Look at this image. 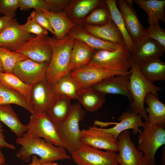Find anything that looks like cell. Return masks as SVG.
Returning a JSON list of instances; mask_svg holds the SVG:
<instances>
[{"label":"cell","mask_w":165,"mask_h":165,"mask_svg":"<svg viewBox=\"0 0 165 165\" xmlns=\"http://www.w3.org/2000/svg\"><path fill=\"white\" fill-rule=\"evenodd\" d=\"M47 38L51 48L52 55L46 70V79L49 83L54 85L66 73L70 63L75 38L69 35L60 40L48 35Z\"/></svg>","instance_id":"7a4b0ae2"},{"label":"cell","mask_w":165,"mask_h":165,"mask_svg":"<svg viewBox=\"0 0 165 165\" xmlns=\"http://www.w3.org/2000/svg\"><path fill=\"white\" fill-rule=\"evenodd\" d=\"M105 2L108 7L111 18L121 34L125 44L131 53L136 48L126 29L124 20L118 9L116 0H106Z\"/></svg>","instance_id":"f546056e"},{"label":"cell","mask_w":165,"mask_h":165,"mask_svg":"<svg viewBox=\"0 0 165 165\" xmlns=\"http://www.w3.org/2000/svg\"><path fill=\"white\" fill-rule=\"evenodd\" d=\"M28 134L43 138L46 142L57 146L64 147L57 132L55 123L47 114H31L27 125Z\"/></svg>","instance_id":"52a82bcc"},{"label":"cell","mask_w":165,"mask_h":165,"mask_svg":"<svg viewBox=\"0 0 165 165\" xmlns=\"http://www.w3.org/2000/svg\"><path fill=\"white\" fill-rule=\"evenodd\" d=\"M130 74H118L106 78L91 87L104 94L123 95L132 101L130 85Z\"/></svg>","instance_id":"2e32d148"},{"label":"cell","mask_w":165,"mask_h":165,"mask_svg":"<svg viewBox=\"0 0 165 165\" xmlns=\"http://www.w3.org/2000/svg\"><path fill=\"white\" fill-rule=\"evenodd\" d=\"M3 127L2 122L0 121V149L5 147L11 149H16L14 145L8 143L6 140V137L3 134Z\"/></svg>","instance_id":"7bdbcfd3"},{"label":"cell","mask_w":165,"mask_h":165,"mask_svg":"<svg viewBox=\"0 0 165 165\" xmlns=\"http://www.w3.org/2000/svg\"><path fill=\"white\" fill-rule=\"evenodd\" d=\"M159 165V164H155V165Z\"/></svg>","instance_id":"816d5d0a"},{"label":"cell","mask_w":165,"mask_h":165,"mask_svg":"<svg viewBox=\"0 0 165 165\" xmlns=\"http://www.w3.org/2000/svg\"><path fill=\"white\" fill-rule=\"evenodd\" d=\"M141 165H148L145 160L144 159H143Z\"/></svg>","instance_id":"c3c4849f"},{"label":"cell","mask_w":165,"mask_h":165,"mask_svg":"<svg viewBox=\"0 0 165 165\" xmlns=\"http://www.w3.org/2000/svg\"><path fill=\"white\" fill-rule=\"evenodd\" d=\"M111 19L108 8L105 1H102L85 18L83 24L101 26L107 24Z\"/></svg>","instance_id":"e575fe53"},{"label":"cell","mask_w":165,"mask_h":165,"mask_svg":"<svg viewBox=\"0 0 165 165\" xmlns=\"http://www.w3.org/2000/svg\"><path fill=\"white\" fill-rule=\"evenodd\" d=\"M165 47L155 40L148 38L138 46L131 53V60L139 66L145 62L162 56Z\"/></svg>","instance_id":"d6986e66"},{"label":"cell","mask_w":165,"mask_h":165,"mask_svg":"<svg viewBox=\"0 0 165 165\" xmlns=\"http://www.w3.org/2000/svg\"><path fill=\"white\" fill-rule=\"evenodd\" d=\"M68 35L82 41L96 51H114L118 48L120 44L100 39L87 32L81 25H76L70 31Z\"/></svg>","instance_id":"7402d4cb"},{"label":"cell","mask_w":165,"mask_h":165,"mask_svg":"<svg viewBox=\"0 0 165 165\" xmlns=\"http://www.w3.org/2000/svg\"><path fill=\"white\" fill-rule=\"evenodd\" d=\"M59 95L46 79L32 86L29 103L34 114H48Z\"/></svg>","instance_id":"9c48e42d"},{"label":"cell","mask_w":165,"mask_h":165,"mask_svg":"<svg viewBox=\"0 0 165 165\" xmlns=\"http://www.w3.org/2000/svg\"><path fill=\"white\" fill-rule=\"evenodd\" d=\"M28 59L22 54L0 47V60L4 72L12 73L13 69L18 62Z\"/></svg>","instance_id":"d590c367"},{"label":"cell","mask_w":165,"mask_h":165,"mask_svg":"<svg viewBox=\"0 0 165 165\" xmlns=\"http://www.w3.org/2000/svg\"><path fill=\"white\" fill-rule=\"evenodd\" d=\"M49 64L27 59L18 62L13 69V73L24 83L33 86L46 79Z\"/></svg>","instance_id":"7c38bea8"},{"label":"cell","mask_w":165,"mask_h":165,"mask_svg":"<svg viewBox=\"0 0 165 165\" xmlns=\"http://www.w3.org/2000/svg\"><path fill=\"white\" fill-rule=\"evenodd\" d=\"M162 165H165V147H163L162 151V155L160 160Z\"/></svg>","instance_id":"bcb514c9"},{"label":"cell","mask_w":165,"mask_h":165,"mask_svg":"<svg viewBox=\"0 0 165 165\" xmlns=\"http://www.w3.org/2000/svg\"><path fill=\"white\" fill-rule=\"evenodd\" d=\"M0 83L22 94L29 102L32 86L24 83L13 73L4 72L0 73Z\"/></svg>","instance_id":"1f68e13d"},{"label":"cell","mask_w":165,"mask_h":165,"mask_svg":"<svg viewBox=\"0 0 165 165\" xmlns=\"http://www.w3.org/2000/svg\"><path fill=\"white\" fill-rule=\"evenodd\" d=\"M148 30L149 38L155 40L165 47V30L160 27L159 22L149 24Z\"/></svg>","instance_id":"f35d334b"},{"label":"cell","mask_w":165,"mask_h":165,"mask_svg":"<svg viewBox=\"0 0 165 165\" xmlns=\"http://www.w3.org/2000/svg\"><path fill=\"white\" fill-rule=\"evenodd\" d=\"M139 66L142 75L150 82L165 80V63L159 58L148 60Z\"/></svg>","instance_id":"f1b7e54d"},{"label":"cell","mask_w":165,"mask_h":165,"mask_svg":"<svg viewBox=\"0 0 165 165\" xmlns=\"http://www.w3.org/2000/svg\"><path fill=\"white\" fill-rule=\"evenodd\" d=\"M131 69L129 79L132 101L130 103L129 106L131 110L148 121V115L144 107L145 97L150 93L158 97V93L161 88L148 81L141 73L139 66L132 60Z\"/></svg>","instance_id":"3957f363"},{"label":"cell","mask_w":165,"mask_h":165,"mask_svg":"<svg viewBox=\"0 0 165 165\" xmlns=\"http://www.w3.org/2000/svg\"><path fill=\"white\" fill-rule=\"evenodd\" d=\"M130 135V131L127 130L118 136L119 153L116 156L118 165H141L144 158L143 153L131 141Z\"/></svg>","instance_id":"9a60e30c"},{"label":"cell","mask_w":165,"mask_h":165,"mask_svg":"<svg viewBox=\"0 0 165 165\" xmlns=\"http://www.w3.org/2000/svg\"><path fill=\"white\" fill-rule=\"evenodd\" d=\"M131 55L124 42L113 51H97L86 65L107 70L127 72L131 68Z\"/></svg>","instance_id":"5b68a950"},{"label":"cell","mask_w":165,"mask_h":165,"mask_svg":"<svg viewBox=\"0 0 165 165\" xmlns=\"http://www.w3.org/2000/svg\"><path fill=\"white\" fill-rule=\"evenodd\" d=\"M102 1L70 0L69 3L63 12L76 25H82L85 18L101 4Z\"/></svg>","instance_id":"ffe728a7"},{"label":"cell","mask_w":165,"mask_h":165,"mask_svg":"<svg viewBox=\"0 0 165 165\" xmlns=\"http://www.w3.org/2000/svg\"><path fill=\"white\" fill-rule=\"evenodd\" d=\"M6 16H0V33L10 26L15 20Z\"/></svg>","instance_id":"ee69618b"},{"label":"cell","mask_w":165,"mask_h":165,"mask_svg":"<svg viewBox=\"0 0 165 165\" xmlns=\"http://www.w3.org/2000/svg\"><path fill=\"white\" fill-rule=\"evenodd\" d=\"M37 156L33 155L32 157V162L31 163L32 165H58L55 163L49 162L43 163H40L37 161Z\"/></svg>","instance_id":"f6af8a7d"},{"label":"cell","mask_w":165,"mask_h":165,"mask_svg":"<svg viewBox=\"0 0 165 165\" xmlns=\"http://www.w3.org/2000/svg\"><path fill=\"white\" fill-rule=\"evenodd\" d=\"M70 98L59 95L47 114L55 123L61 122L69 115L72 105Z\"/></svg>","instance_id":"4dcf8cb0"},{"label":"cell","mask_w":165,"mask_h":165,"mask_svg":"<svg viewBox=\"0 0 165 165\" xmlns=\"http://www.w3.org/2000/svg\"><path fill=\"white\" fill-rule=\"evenodd\" d=\"M117 154L114 151H103L82 144L71 157L77 165H118Z\"/></svg>","instance_id":"30bf717a"},{"label":"cell","mask_w":165,"mask_h":165,"mask_svg":"<svg viewBox=\"0 0 165 165\" xmlns=\"http://www.w3.org/2000/svg\"><path fill=\"white\" fill-rule=\"evenodd\" d=\"M19 7L21 10L26 11L31 8L49 10L45 0H20Z\"/></svg>","instance_id":"ab89813d"},{"label":"cell","mask_w":165,"mask_h":165,"mask_svg":"<svg viewBox=\"0 0 165 165\" xmlns=\"http://www.w3.org/2000/svg\"><path fill=\"white\" fill-rule=\"evenodd\" d=\"M148 14V23L159 22L165 23V0H132Z\"/></svg>","instance_id":"83f0119b"},{"label":"cell","mask_w":165,"mask_h":165,"mask_svg":"<svg viewBox=\"0 0 165 165\" xmlns=\"http://www.w3.org/2000/svg\"><path fill=\"white\" fill-rule=\"evenodd\" d=\"M5 161L6 160L4 155L0 149V165L4 164Z\"/></svg>","instance_id":"7dc6e473"},{"label":"cell","mask_w":165,"mask_h":165,"mask_svg":"<svg viewBox=\"0 0 165 165\" xmlns=\"http://www.w3.org/2000/svg\"><path fill=\"white\" fill-rule=\"evenodd\" d=\"M19 4L20 0H0V13L14 18Z\"/></svg>","instance_id":"8d00e7d4"},{"label":"cell","mask_w":165,"mask_h":165,"mask_svg":"<svg viewBox=\"0 0 165 165\" xmlns=\"http://www.w3.org/2000/svg\"><path fill=\"white\" fill-rule=\"evenodd\" d=\"M49 11L55 13L62 12L66 8L70 1L68 0H45Z\"/></svg>","instance_id":"b9f144b4"},{"label":"cell","mask_w":165,"mask_h":165,"mask_svg":"<svg viewBox=\"0 0 165 165\" xmlns=\"http://www.w3.org/2000/svg\"><path fill=\"white\" fill-rule=\"evenodd\" d=\"M127 72L112 71L86 66L69 72L71 76L78 84L80 88L90 87L102 80L118 74H130Z\"/></svg>","instance_id":"5bb4252c"},{"label":"cell","mask_w":165,"mask_h":165,"mask_svg":"<svg viewBox=\"0 0 165 165\" xmlns=\"http://www.w3.org/2000/svg\"><path fill=\"white\" fill-rule=\"evenodd\" d=\"M0 121L5 124L17 138H21L28 128L19 119L10 104L0 105Z\"/></svg>","instance_id":"d4e9b609"},{"label":"cell","mask_w":165,"mask_h":165,"mask_svg":"<svg viewBox=\"0 0 165 165\" xmlns=\"http://www.w3.org/2000/svg\"><path fill=\"white\" fill-rule=\"evenodd\" d=\"M15 20L0 33V47L14 51L25 42L34 37L20 28Z\"/></svg>","instance_id":"ac0fdd59"},{"label":"cell","mask_w":165,"mask_h":165,"mask_svg":"<svg viewBox=\"0 0 165 165\" xmlns=\"http://www.w3.org/2000/svg\"><path fill=\"white\" fill-rule=\"evenodd\" d=\"M86 114L80 104L72 105L70 113L64 121L55 123L58 135L64 147L72 154L81 146V132L79 123Z\"/></svg>","instance_id":"277c9868"},{"label":"cell","mask_w":165,"mask_h":165,"mask_svg":"<svg viewBox=\"0 0 165 165\" xmlns=\"http://www.w3.org/2000/svg\"><path fill=\"white\" fill-rule=\"evenodd\" d=\"M82 144L91 147L116 152L118 151L117 140L110 134L102 130L96 126L83 129L81 132Z\"/></svg>","instance_id":"4fadbf2b"},{"label":"cell","mask_w":165,"mask_h":165,"mask_svg":"<svg viewBox=\"0 0 165 165\" xmlns=\"http://www.w3.org/2000/svg\"><path fill=\"white\" fill-rule=\"evenodd\" d=\"M142 118L137 112L131 109L128 110L122 113L118 119L119 122L116 123L114 127L108 128L100 129L111 134L115 139L117 140L121 133L128 129H132L134 135L140 134L142 131L139 128L143 127L144 125Z\"/></svg>","instance_id":"e0dca14e"},{"label":"cell","mask_w":165,"mask_h":165,"mask_svg":"<svg viewBox=\"0 0 165 165\" xmlns=\"http://www.w3.org/2000/svg\"><path fill=\"white\" fill-rule=\"evenodd\" d=\"M16 142L21 146L15 157L26 162L31 160V156L35 155L40 158H37L38 162L43 163L57 160H69L71 156L68 154L65 148L56 146L46 142L41 138L24 133Z\"/></svg>","instance_id":"6da1fadb"},{"label":"cell","mask_w":165,"mask_h":165,"mask_svg":"<svg viewBox=\"0 0 165 165\" xmlns=\"http://www.w3.org/2000/svg\"><path fill=\"white\" fill-rule=\"evenodd\" d=\"M83 27L87 32L101 40L117 44L124 42L121 34L112 19L103 25L84 24Z\"/></svg>","instance_id":"603a6c76"},{"label":"cell","mask_w":165,"mask_h":165,"mask_svg":"<svg viewBox=\"0 0 165 165\" xmlns=\"http://www.w3.org/2000/svg\"><path fill=\"white\" fill-rule=\"evenodd\" d=\"M7 165V164H3V165ZM29 165H32V164L31 163V164H30Z\"/></svg>","instance_id":"f907efd6"},{"label":"cell","mask_w":165,"mask_h":165,"mask_svg":"<svg viewBox=\"0 0 165 165\" xmlns=\"http://www.w3.org/2000/svg\"><path fill=\"white\" fill-rule=\"evenodd\" d=\"M143 128L138 136L137 148L143 153L148 165H154L156 153L165 144V128L145 121Z\"/></svg>","instance_id":"8992f818"},{"label":"cell","mask_w":165,"mask_h":165,"mask_svg":"<svg viewBox=\"0 0 165 165\" xmlns=\"http://www.w3.org/2000/svg\"><path fill=\"white\" fill-rule=\"evenodd\" d=\"M97 51L82 41L75 38L71 51L70 63L65 74L87 65Z\"/></svg>","instance_id":"44dd1931"},{"label":"cell","mask_w":165,"mask_h":165,"mask_svg":"<svg viewBox=\"0 0 165 165\" xmlns=\"http://www.w3.org/2000/svg\"><path fill=\"white\" fill-rule=\"evenodd\" d=\"M53 86L59 95L66 96L71 99H77L80 87L77 82L71 76L69 73L61 76Z\"/></svg>","instance_id":"836d02e7"},{"label":"cell","mask_w":165,"mask_h":165,"mask_svg":"<svg viewBox=\"0 0 165 165\" xmlns=\"http://www.w3.org/2000/svg\"><path fill=\"white\" fill-rule=\"evenodd\" d=\"M14 104L34 114L28 101L20 93L9 89L0 83V105Z\"/></svg>","instance_id":"d6a6232c"},{"label":"cell","mask_w":165,"mask_h":165,"mask_svg":"<svg viewBox=\"0 0 165 165\" xmlns=\"http://www.w3.org/2000/svg\"><path fill=\"white\" fill-rule=\"evenodd\" d=\"M42 10L48 20L57 39L60 40L65 38L76 26L63 11L55 13L44 9Z\"/></svg>","instance_id":"cb8c5ba5"},{"label":"cell","mask_w":165,"mask_h":165,"mask_svg":"<svg viewBox=\"0 0 165 165\" xmlns=\"http://www.w3.org/2000/svg\"><path fill=\"white\" fill-rule=\"evenodd\" d=\"M77 100L87 111L93 112L102 107L105 101V94L91 87L80 88Z\"/></svg>","instance_id":"484cf974"},{"label":"cell","mask_w":165,"mask_h":165,"mask_svg":"<svg viewBox=\"0 0 165 165\" xmlns=\"http://www.w3.org/2000/svg\"><path fill=\"white\" fill-rule=\"evenodd\" d=\"M127 31L136 46L148 37V28L141 24L133 7L132 0H116Z\"/></svg>","instance_id":"ba28073f"},{"label":"cell","mask_w":165,"mask_h":165,"mask_svg":"<svg viewBox=\"0 0 165 165\" xmlns=\"http://www.w3.org/2000/svg\"><path fill=\"white\" fill-rule=\"evenodd\" d=\"M3 72L2 62L0 60V73Z\"/></svg>","instance_id":"681fc988"},{"label":"cell","mask_w":165,"mask_h":165,"mask_svg":"<svg viewBox=\"0 0 165 165\" xmlns=\"http://www.w3.org/2000/svg\"><path fill=\"white\" fill-rule=\"evenodd\" d=\"M19 27L28 33L34 34L37 35H47L48 33V31L47 30L29 16L28 18L27 22L24 24H19Z\"/></svg>","instance_id":"74e56055"},{"label":"cell","mask_w":165,"mask_h":165,"mask_svg":"<svg viewBox=\"0 0 165 165\" xmlns=\"http://www.w3.org/2000/svg\"><path fill=\"white\" fill-rule=\"evenodd\" d=\"M47 36L41 35L34 37L14 52L37 62L49 63L52 51Z\"/></svg>","instance_id":"8fae6325"},{"label":"cell","mask_w":165,"mask_h":165,"mask_svg":"<svg viewBox=\"0 0 165 165\" xmlns=\"http://www.w3.org/2000/svg\"><path fill=\"white\" fill-rule=\"evenodd\" d=\"M144 101L148 107L145 109L148 113L147 122L165 128V105L158 97L150 93L147 94Z\"/></svg>","instance_id":"4316f807"},{"label":"cell","mask_w":165,"mask_h":165,"mask_svg":"<svg viewBox=\"0 0 165 165\" xmlns=\"http://www.w3.org/2000/svg\"><path fill=\"white\" fill-rule=\"evenodd\" d=\"M29 17L36 21L41 26L50 32L52 34H54V31L48 20L43 14L42 10H34L30 13Z\"/></svg>","instance_id":"60d3db41"}]
</instances>
